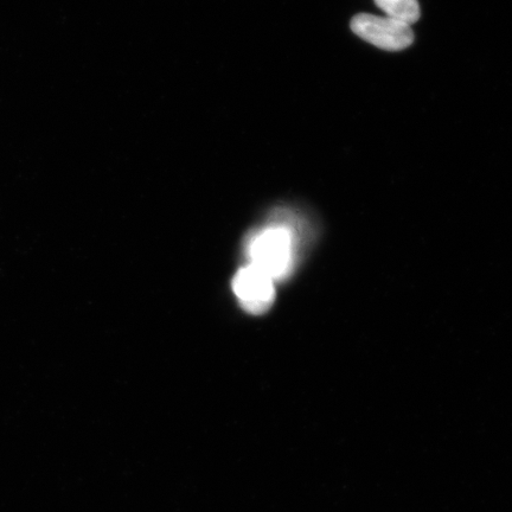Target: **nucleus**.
I'll use <instances>...</instances> for the list:
<instances>
[{
  "mask_svg": "<svg viewBox=\"0 0 512 512\" xmlns=\"http://www.w3.org/2000/svg\"><path fill=\"white\" fill-rule=\"evenodd\" d=\"M350 27L363 41L382 50L400 51L411 47L414 42L411 25L387 16L358 14L351 19Z\"/></svg>",
  "mask_w": 512,
  "mask_h": 512,
  "instance_id": "obj_2",
  "label": "nucleus"
},
{
  "mask_svg": "<svg viewBox=\"0 0 512 512\" xmlns=\"http://www.w3.org/2000/svg\"><path fill=\"white\" fill-rule=\"evenodd\" d=\"M305 227V216L297 209L273 210L270 221L247 240L249 264L270 275L275 283L290 278L303 247Z\"/></svg>",
  "mask_w": 512,
  "mask_h": 512,
  "instance_id": "obj_1",
  "label": "nucleus"
},
{
  "mask_svg": "<svg viewBox=\"0 0 512 512\" xmlns=\"http://www.w3.org/2000/svg\"><path fill=\"white\" fill-rule=\"evenodd\" d=\"M387 17L408 25L419 21L420 5L418 0H375Z\"/></svg>",
  "mask_w": 512,
  "mask_h": 512,
  "instance_id": "obj_4",
  "label": "nucleus"
},
{
  "mask_svg": "<svg viewBox=\"0 0 512 512\" xmlns=\"http://www.w3.org/2000/svg\"><path fill=\"white\" fill-rule=\"evenodd\" d=\"M233 291L243 310L261 315L274 303L275 281L258 267L248 264L235 274Z\"/></svg>",
  "mask_w": 512,
  "mask_h": 512,
  "instance_id": "obj_3",
  "label": "nucleus"
}]
</instances>
